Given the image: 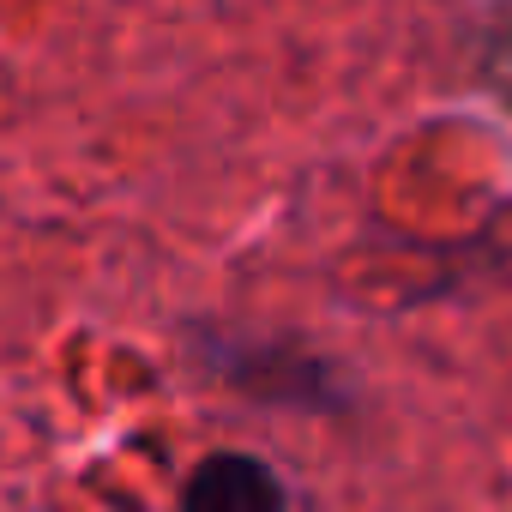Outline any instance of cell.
I'll use <instances>...</instances> for the list:
<instances>
[{
	"label": "cell",
	"mask_w": 512,
	"mask_h": 512,
	"mask_svg": "<svg viewBox=\"0 0 512 512\" xmlns=\"http://www.w3.org/2000/svg\"><path fill=\"white\" fill-rule=\"evenodd\" d=\"M284 500H290V488L278 482V470L266 458H253V452H211L181 482L187 512H278Z\"/></svg>",
	"instance_id": "2"
},
{
	"label": "cell",
	"mask_w": 512,
	"mask_h": 512,
	"mask_svg": "<svg viewBox=\"0 0 512 512\" xmlns=\"http://www.w3.org/2000/svg\"><path fill=\"white\" fill-rule=\"evenodd\" d=\"M199 356L217 380H229L235 392L260 398V404H284V410H344V386L338 368L302 344H272V338H223L205 332Z\"/></svg>",
	"instance_id": "1"
}]
</instances>
